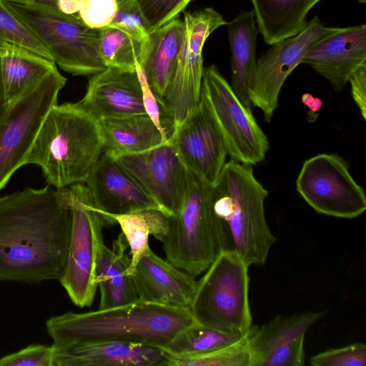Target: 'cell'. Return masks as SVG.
Segmentation results:
<instances>
[{
	"label": "cell",
	"mask_w": 366,
	"mask_h": 366,
	"mask_svg": "<svg viewBox=\"0 0 366 366\" xmlns=\"http://www.w3.org/2000/svg\"><path fill=\"white\" fill-rule=\"evenodd\" d=\"M9 103L6 99L4 94V87L1 80V64H0V127L4 123L9 109Z\"/></svg>",
	"instance_id": "40"
},
{
	"label": "cell",
	"mask_w": 366,
	"mask_h": 366,
	"mask_svg": "<svg viewBox=\"0 0 366 366\" xmlns=\"http://www.w3.org/2000/svg\"><path fill=\"white\" fill-rule=\"evenodd\" d=\"M49 51L60 69L72 75H92L104 69L99 50L100 29L75 14L25 0H1Z\"/></svg>",
	"instance_id": "6"
},
{
	"label": "cell",
	"mask_w": 366,
	"mask_h": 366,
	"mask_svg": "<svg viewBox=\"0 0 366 366\" xmlns=\"http://www.w3.org/2000/svg\"><path fill=\"white\" fill-rule=\"evenodd\" d=\"M104 151L99 121L79 104H56L47 114L26 161L49 185L84 183Z\"/></svg>",
	"instance_id": "3"
},
{
	"label": "cell",
	"mask_w": 366,
	"mask_h": 366,
	"mask_svg": "<svg viewBox=\"0 0 366 366\" xmlns=\"http://www.w3.org/2000/svg\"><path fill=\"white\" fill-rule=\"evenodd\" d=\"M200 100L217 127L231 159L252 166L264 159L269 149L267 136L251 109L242 104L214 64L204 70Z\"/></svg>",
	"instance_id": "9"
},
{
	"label": "cell",
	"mask_w": 366,
	"mask_h": 366,
	"mask_svg": "<svg viewBox=\"0 0 366 366\" xmlns=\"http://www.w3.org/2000/svg\"><path fill=\"white\" fill-rule=\"evenodd\" d=\"M351 93L362 117L366 119V63L361 65L350 76Z\"/></svg>",
	"instance_id": "38"
},
{
	"label": "cell",
	"mask_w": 366,
	"mask_h": 366,
	"mask_svg": "<svg viewBox=\"0 0 366 366\" xmlns=\"http://www.w3.org/2000/svg\"><path fill=\"white\" fill-rule=\"evenodd\" d=\"M54 345H30L0 358V366H52Z\"/></svg>",
	"instance_id": "36"
},
{
	"label": "cell",
	"mask_w": 366,
	"mask_h": 366,
	"mask_svg": "<svg viewBox=\"0 0 366 366\" xmlns=\"http://www.w3.org/2000/svg\"><path fill=\"white\" fill-rule=\"evenodd\" d=\"M139 300L189 309L196 292L195 277L149 249L132 274Z\"/></svg>",
	"instance_id": "21"
},
{
	"label": "cell",
	"mask_w": 366,
	"mask_h": 366,
	"mask_svg": "<svg viewBox=\"0 0 366 366\" xmlns=\"http://www.w3.org/2000/svg\"><path fill=\"white\" fill-rule=\"evenodd\" d=\"M213 199L214 187L187 169L180 204L160 241L166 259L194 277L222 251Z\"/></svg>",
	"instance_id": "5"
},
{
	"label": "cell",
	"mask_w": 366,
	"mask_h": 366,
	"mask_svg": "<svg viewBox=\"0 0 366 366\" xmlns=\"http://www.w3.org/2000/svg\"><path fill=\"white\" fill-rule=\"evenodd\" d=\"M117 9L116 0H79L78 16L90 28L100 29L110 24Z\"/></svg>",
	"instance_id": "35"
},
{
	"label": "cell",
	"mask_w": 366,
	"mask_h": 366,
	"mask_svg": "<svg viewBox=\"0 0 366 366\" xmlns=\"http://www.w3.org/2000/svg\"><path fill=\"white\" fill-rule=\"evenodd\" d=\"M104 152L112 157L142 152L169 140L147 114L99 121Z\"/></svg>",
	"instance_id": "25"
},
{
	"label": "cell",
	"mask_w": 366,
	"mask_h": 366,
	"mask_svg": "<svg viewBox=\"0 0 366 366\" xmlns=\"http://www.w3.org/2000/svg\"><path fill=\"white\" fill-rule=\"evenodd\" d=\"M146 41L112 26L100 29L99 50L107 66L136 70Z\"/></svg>",
	"instance_id": "30"
},
{
	"label": "cell",
	"mask_w": 366,
	"mask_h": 366,
	"mask_svg": "<svg viewBox=\"0 0 366 366\" xmlns=\"http://www.w3.org/2000/svg\"><path fill=\"white\" fill-rule=\"evenodd\" d=\"M146 41L149 35L144 18L135 0L118 6L117 13L109 24Z\"/></svg>",
	"instance_id": "37"
},
{
	"label": "cell",
	"mask_w": 366,
	"mask_h": 366,
	"mask_svg": "<svg viewBox=\"0 0 366 366\" xmlns=\"http://www.w3.org/2000/svg\"><path fill=\"white\" fill-rule=\"evenodd\" d=\"M5 44L23 47L54 61L49 51L0 0V45Z\"/></svg>",
	"instance_id": "31"
},
{
	"label": "cell",
	"mask_w": 366,
	"mask_h": 366,
	"mask_svg": "<svg viewBox=\"0 0 366 366\" xmlns=\"http://www.w3.org/2000/svg\"><path fill=\"white\" fill-rule=\"evenodd\" d=\"M296 189L317 212L345 219L366 209L363 188L351 175L348 163L337 154H320L302 164Z\"/></svg>",
	"instance_id": "12"
},
{
	"label": "cell",
	"mask_w": 366,
	"mask_h": 366,
	"mask_svg": "<svg viewBox=\"0 0 366 366\" xmlns=\"http://www.w3.org/2000/svg\"><path fill=\"white\" fill-rule=\"evenodd\" d=\"M302 102L309 108L307 113L308 121L313 122L316 120L317 112L322 108V100L317 97H315L312 94L305 93L302 96Z\"/></svg>",
	"instance_id": "39"
},
{
	"label": "cell",
	"mask_w": 366,
	"mask_h": 366,
	"mask_svg": "<svg viewBox=\"0 0 366 366\" xmlns=\"http://www.w3.org/2000/svg\"><path fill=\"white\" fill-rule=\"evenodd\" d=\"M128 243L121 232L112 249L103 241L99 249L95 280L100 291L99 309L127 305L139 300L133 277L127 274L130 257L126 253Z\"/></svg>",
	"instance_id": "22"
},
{
	"label": "cell",
	"mask_w": 366,
	"mask_h": 366,
	"mask_svg": "<svg viewBox=\"0 0 366 366\" xmlns=\"http://www.w3.org/2000/svg\"><path fill=\"white\" fill-rule=\"evenodd\" d=\"M71 211L68 187H26L0 197V281L59 280Z\"/></svg>",
	"instance_id": "1"
},
{
	"label": "cell",
	"mask_w": 366,
	"mask_h": 366,
	"mask_svg": "<svg viewBox=\"0 0 366 366\" xmlns=\"http://www.w3.org/2000/svg\"><path fill=\"white\" fill-rule=\"evenodd\" d=\"M52 366H172L165 350L125 340H103L56 346Z\"/></svg>",
	"instance_id": "18"
},
{
	"label": "cell",
	"mask_w": 366,
	"mask_h": 366,
	"mask_svg": "<svg viewBox=\"0 0 366 366\" xmlns=\"http://www.w3.org/2000/svg\"><path fill=\"white\" fill-rule=\"evenodd\" d=\"M250 355L244 340L207 354L177 357L172 356V366H249Z\"/></svg>",
	"instance_id": "32"
},
{
	"label": "cell",
	"mask_w": 366,
	"mask_h": 366,
	"mask_svg": "<svg viewBox=\"0 0 366 366\" xmlns=\"http://www.w3.org/2000/svg\"><path fill=\"white\" fill-rule=\"evenodd\" d=\"M71 229L66 262L59 279L74 305L90 307L98 288L96 263L102 228L114 222L96 211L84 183L68 187Z\"/></svg>",
	"instance_id": "8"
},
{
	"label": "cell",
	"mask_w": 366,
	"mask_h": 366,
	"mask_svg": "<svg viewBox=\"0 0 366 366\" xmlns=\"http://www.w3.org/2000/svg\"><path fill=\"white\" fill-rule=\"evenodd\" d=\"M227 25L231 50V86L242 104L251 109L248 91L255 73L259 32L254 11H242Z\"/></svg>",
	"instance_id": "26"
},
{
	"label": "cell",
	"mask_w": 366,
	"mask_h": 366,
	"mask_svg": "<svg viewBox=\"0 0 366 366\" xmlns=\"http://www.w3.org/2000/svg\"><path fill=\"white\" fill-rule=\"evenodd\" d=\"M194 322L189 309L138 300L108 309L53 316L46 321V329L56 346L125 340L164 349Z\"/></svg>",
	"instance_id": "2"
},
{
	"label": "cell",
	"mask_w": 366,
	"mask_h": 366,
	"mask_svg": "<svg viewBox=\"0 0 366 366\" xmlns=\"http://www.w3.org/2000/svg\"><path fill=\"white\" fill-rule=\"evenodd\" d=\"M2 84L9 104L41 83L54 70L56 63L23 47L0 45Z\"/></svg>",
	"instance_id": "24"
},
{
	"label": "cell",
	"mask_w": 366,
	"mask_h": 366,
	"mask_svg": "<svg viewBox=\"0 0 366 366\" xmlns=\"http://www.w3.org/2000/svg\"><path fill=\"white\" fill-rule=\"evenodd\" d=\"M365 63V24L340 27L315 43L301 61L325 77L336 92L343 89L353 73Z\"/></svg>",
	"instance_id": "20"
},
{
	"label": "cell",
	"mask_w": 366,
	"mask_h": 366,
	"mask_svg": "<svg viewBox=\"0 0 366 366\" xmlns=\"http://www.w3.org/2000/svg\"><path fill=\"white\" fill-rule=\"evenodd\" d=\"M213 187L222 250L235 251L249 267L264 264L276 238L265 217L268 191L255 178L252 166L230 159Z\"/></svg>",
	"instance_id": "4"
},
{
	"label": "cell",
	"mask_w": 366,
	"mask_h": 366,
	"mask_svg": "<svg viewBox=\"0 0 366 366\" xmlns=\"http://www.w3.org/2000/svg\"><path fill=\"white\" fill-rule=\"evenodd\" d=\"M183 32L184 22L177 18L149 32L138 64L162 101L176 67Z\"/></svg>",
	"instance_id": "23"
},
{
	"label": "cell",
	"mask_w": 366,
	"mask_h": 366,
	"mask_svg": "<svg viewBox=\"0 0 366 366\" xmlns=\"http://www.w3.org/2000/svg\"><path fill=\"white\" fill-rule=\"evenodd\" d=\"M357 2L359 3H361V4H365L366 3V0H356Z\"/></svg>",
	"instance_id": "42"
},
{
	"label": "cell",
	"mask_w": 366,
	"mask_h": 366,
	"mask_svg": "<svg viewBox=\"0 0 366 366\" xmlns=\"http://www.w3.org/2000/svg\"><path fill=\"white\" fill-rule=\"evenodd\" d=\"M247 335L221 330L196 321L179 332L164 350L172 357L199 356L239 343Z\"/></svg>",
	"instance_id": "29"
},
{
	"label": "cell",
	"mask_w": 366,
	"mask_h": 366,
	"mask_svg": "<svg viewBox=\"0 0 366 366\" xmlns=\"http://www.w3.org/2000/svg\"><path fill=\"white\" fill-rule=\"evenodd\" d=\"M312 366H365L366 346L356 342L340 348L331 349L310 358Z\"/></svg>",
	"instance_id": "34"
},
{
	"label": "cell",
	"mask_w": 366,
	"mask_h": 366,
	"mask_svg": "<svg viewBox=\"0 0 366 366\" xmlns=\"http://www.w3.org/2000/svg\"><path fill=\"white\" fill-rule=\"evenodd\" d=\"M169 141L189 171L215 184L228 154L217 127L201 100L174 130Z\"/></svg>",
	"instance_id": "16"
},
{
	"label": "cell",
	"mask_w": 366,
	"mask_h": 366,
	"mask_svg": "<svg viewBox=\"0 0 366 366\" xmlns=\"http://www.w3.org/2000/svg\"><path fill=\"white\" fill-rule=\"evenodd\" d=\"M25 1H36L37 0H25Z\"/></svg>",
	"instance_id": "43"
},
{
	"label": "cell",
	"mask_w": 366,
	"mask_h": 366,
	"mask_svg": "<svg viewBox=\"0 0 366 366\" xmlns=\"http://www.w3.org/2000/svg\"><path fill=\"white\" fill-rule=\"evenodd\" d=\"M249 266L234 250H222L197 281L189 308L201 324L224 331L248 333Z\"/></svg>",
	"instance_id": "7"
},
{
	"label": "cell",
	"mask_w": 366,
	"mask_h": 366,
	"mask_svg": "<svg viewBox=\"0 0 366 366\" xmlns=\"http://www.w3.org/2000/svg\"><path fill=\"white\" fill-rule=\"evenodd\" d=\"M323 315V312L277 315L261 326L252 325L247 335L249 366L304 365L305 334Z\"/></svg>",
	"instance_id": "15"
},
{
	"label": "cell",
	"mask_w": 366,
	"mask_h": 366,
	"mask_svg": "<svg viewBox=\"0 0 366 366\" xmlns=\"http://www.w3.org/2000/svg\"><path fill=\"white\" fill-rule=\"evenodd\" d=\"M66 83V79L56 69L32 91L10 104L0 127V191L26 165L41 126L57 104L59 93Z\"/></svg>",
	"instance_id": "11"
},
{
	"label": "cell",
	"mask_w": 366,
	"mask_h": 366,
	"mask_svg": "<svg viewBox=\"0 0 366 366\" xmlns=\"http://www.w3.org/2000/svg\"><path fill=\"white\" fill-rule=\"evenodd\" d=\"M169 215L157 208H147L125 214H109L106 217L121 227L130 247V264L127 274L132 276L139 260L150 249L149 235L161 241L168 225Z\"/></svg>",
	"instance_id": "28"
},
{
	"label": "cell",
	"mask_w": 366,
	"mask_h": 366,
	"mask_svg": "<svg viewBox=\"0 0 366 366\" xmlns=\"http://www.w3.org/2000/svg\"><path fill=\"white\" fill-rule=\"evenodd\" d=\"M259 32L272 45L301 32L307 15L321 0H250Z\"/></svg>",
	"instance_id": "27"
},
{
	"label": "cell",
	"mask_w": 366,
	"mask_h": 366,
	"mask_svg": "<svg viewBox=\"0 0 366 366\" xmlns=\"http://www.w3.org/2000/svg\"><path fill=\"white\" fill-rule=\"evenodd\" d=\"M340 27H327L315 16L299 34L271 45L256 63L254 80L248 97L270 122L278 107L280 90L287 76L301 64L307 51L318 41Z\"/></svg>",
	"instance_id": "13"
},
{
	"label": "cell",
	"mask_w": 366,
	"mask_h": 366,
	"mask_svg": "<svg viewBox=\"0 0 366 366\" xmlns=\"http://www.w3.org/2000/svg\"><path fill=\"white\" fill-rule=\"evenodd\" d=\"M169 215L177 210L187 182V169L173 144L113 157Z\"/></svg>",
	"instance_id": "14"
},
{
	"label": "cell",
	"mask_w": 366,
	"mask_h": 366,
	"mask_svg": "<svg viewBox=\"0 0 366 366\" xmlns=\"http://www.w3.org/2000/svg\"><path fill=\"white\" fill-rule=\"evenodd\" d=\"M191 1L135 0L149 33L176 19Z\"/></svg>",
	"instance_id": "33"
},
{
	"label": "cell",
	"mask_w": 366,
	"mask_h": 366,
	"mask_svg": "<svg viewBox=\"0 0 366 366\" xmlns=\"http://www.w3.org/2000/svg\"><path fill=\"white\" fill-rule=\"evenodd\" d=\"M128 1H130V0H116L118 6L120 4H122Z\"/></svg>",
	"instance_id": "41"
},
{
	"label": "cell",
	"mask_w": 366,
	"mask_h": 366,
	"mask_svg": "<svg viewBox=\"0 0 366 366\" xmlns=\"http://www.w3.org/2000/svg\"><path fill=\"white\" fill-rule=\"evenodd\" d=\"M79 102L98 121L146 114L137 70L107 66L92 74Z\"/></svg>",
	"instance_id": "19"
},
{
	"label": "cell",
	"mask_w": 366,
	"mask_h": 366,
	"mask_svg": "<svg viewBox=\"0 0 366 366\" xmlns=\"http://www.w3.org/2000/svg\"><path fill=\"white\" fill-rule=\"evenodd\" d=\"M84 184L94 209L104 216L147 208L162 209L116 159L104 151Z\"/></svg>",
	"instance_id": "17"
},
{
	"label": "cell",
	"mask_w": 366,
	"mask_h": 366,
	"mask_svg": "<svg viewBox=\"0 0 366 366\" xmlns=\"http://www.w3.org/2000/svg\"><path fill=\"white\" fill-rule=\"evenodd\" d=\"M184 32L173 76L162 97L174 130L198 106L204 74L202 49L209 36L227 25L212 7L184 13Z\"/></svg>",
	"instance_id": "10"
}]
</instances>
